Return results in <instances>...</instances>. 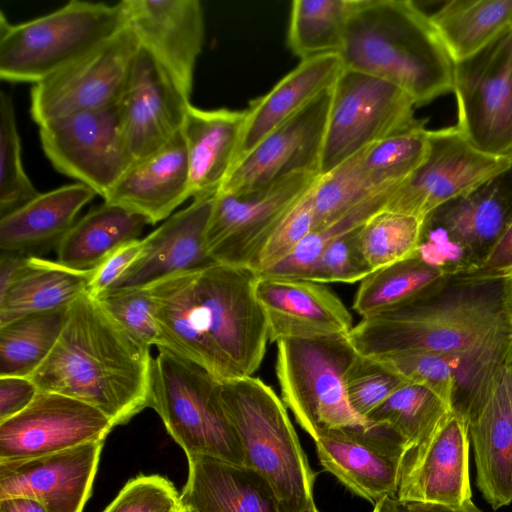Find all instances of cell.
<instances>
[{
  "instance_id": "6da1fadb",
  "label": "cell",
  "mask_w": 512,
  "mask_h": 512,
  "mask_svg": "<svg viewBox=\"0 0 512 512\" xmlns=\"http://www.w3.org/2000/svg\"><path fill=\"white\" fill-rule=\"evenodd\" d=\"M258 274L215 263L149 285L160 345L217 381L253 376L269 341L255 295Z\"/></svg>"
},
{
  "instance_id": "7a4b0ae2",
  "label": "cell",
  "mask_w": 512,
  "mask_h": 512,
  "mask_svg": "<svg viewBox=\"0 0 512 512\" xmlns=\"http://www.w3.org/2000/svg\"><path fill=\"white\" fill-rule=\"evenodd\" d=\"M152 360L150 346L85 292L70 305L53 350L28 378L39 392L85 402L117 426L148 407Z\"/></svg>"
},
{
  "instance_id": "3957f363",
  "label": "cell",
  "mask_w": 512,
  "mask_h": 512,
  "mask_svg": "<svg viewBox=\"0 0 512 512\" xmlns=\"http://www.w3.org/2000/svg\"><path fill=\"white\" fill-rule=\"evenodd\" d=\"M340 55L345 68L397 86L416 106L453 88L454 61L430 15L409 0H356Z\"/></svg>"
},
{
  "instance_id": "277c9868",
  "label": "cell",
  "mask_w": 512,
  "mask_h": 512,
  "mask_svg": "<svg viewBox=\"0 0 512 512\" xmlns=\"http://www.w3.org/2000/svg\"><path fill=\"white\" fill-rule=\"evenodd\" d=\"M511 333L497 281L450 284L439 295L419 304L362 319L347 338L358 354L372 358L406 351L459 356Z\"/></svg>"
},
{
  "instance_id": "5b68a950",
  "label": "cell",
  "mask_w": 512,
  "mask_h": 512,
  "mask_svg": "<svg viewBox=\"0 0 512 512\" xmlns=\"http://www.w3.org/2000/svg\"><path fill=\"white\" fill-rule=\"evenodd\" d=\"M219 394L241 444L244 465L268 480L282 512H316V473L282 399L254 376L220 382Z\"/></svg>"
},
{
  "instance_id": "8992f818",
  "label": "cell",
  "mask_w": 512,
  "mask_h": 512,
  "mask_svg": "<svg viewBox=\"0 0 512 512\" xmlns=\"http://www.w3.org/2000/svg\"><path fill=\"white\" fill-rule=\"evenodd\" d=\"M128 25L123 1L71 0L22 23L0 13V78L37 84L100 46Z\"/></svg>"
},
{
  "instance_id": "52a82bcc",
  "label": "cell",
  "mask_w": 512,
  "mask_h": 512,
  "mask_svg": "<svg viewBox=\"0 0 512 512\" xmlns=\"http://www.w3.org/2000/svg\"><path fill=\"white\" fill-rule=\"evenodd\" d=\"M220 382L165 348L152 360L148 407L186 453L244 464L242 447L222 406Z\"/></svg>"
},
{
  "instance_id": "ba28073f",
  "label": "cell",
  "mask_w": 512,
  "mask_h": 512,
  "mask_svg": "<svg viewBox=\"0 0 512 512\" xmlns=\"http://www.w3.org/2000/svg\"><path fill=\"white\" fill-rule=\"evenodd\" d=\"M356 356L347 335L277 342L281 399L314 441L331 429L371 426L352 409L346 394L345 374Z\"/></svg>"
},
{
  "instance_id": "9c48e42d",
  "label": "cell",
  "mask_w": 512,
  "mask_h": 512,
  "mask_svg": "<svg viewBox=\"0 0 512 512\" xmlns=\"http://www.w3.org/2000/svg\"><path fill=\"white\" fill-rule=\"evenodd\" d=\"M415 106L397 86L345 68L331 88L319 176L370 145L422 124Z\"/></svg>"
},
{
  "instance_id": "30bf717a",
  "label": "cell",
  "mask_w": 512,
  "mask_h": 512,
  "mask_svg": "<svg viewBox=\"0 0 512 512\" xmlns=\"http://www.w3.org/2000/svg\"><path fill=\"white\" fill-rule=\"evenodd\" d=\"M511 218L512 167L427 216L418 255L454 278L484 258Z\"/></svg>"
},
{
  "instance_id": "8fae6325",
  "label": "cell",
  "mask_w": 512,
  "mask_h": 512,
  "mask_svg": "<svg viewBox=\"0 0 512 512\" xmlns=\"http://www.w3.org/2000/svg\"><path fill=\"white\" fill-rule=\"evenodd\" d=\"M457 128L475 148L512 157V25L475 54L454 62Z\"/></svg>"
},
{
  "instance_id": "7c38bea8",
  "label": "cell",
  "mask_w": 512,
  "mask_h": 512,
  "mask_svg": "<svg viewBox=\"0 0 512 512\" xmlns=\"http://www.w3.org/2000/svg\"><path fill=\"white\" fill-rule=\"evenodd\" d=\"M319 175L299 173L259 189L217 193L205 231L210 257L250 268L268 239Z\"/></svg>"
},
{
  "instance_id": "4fadbf2b",
  "label": "cell",
  "mask_w": 512,
  "mask_h": 512,
  "mask_svg": "<svg viewBox=\"0 0 512 512\" xmlns=\"http://www.w3.org/2000/svg\"><path fill=\"white\" fill-rule=\"evenodd\" d=\"M44 154L60 173L104 198L132 164L120 100L67 115L39 126Z\"/></svg>"
},
{
  "instance_id": "5bb4252c",
  "label": "cell",
  "mask_w": 512,
  "mask_h": 512,
  "mask_svg": "<svg viewBox=\"0 0 512 512\" xmlns=\"http://www.w3.org/2000/svg\"><path fill=\"white\" fill-rule=\"evenodd\" d=\"M511 156L481 152L457 126L428 130V152L420 166L399 182L385 210L424 221L445 203L509 170Z\"/></svg>"
},
{
  "instance_id": "9a60e30c",
  "label": "cell",
  "mask_w": 512,
  "mask_h": 512,
  "mask_svg": "<svg viewBox=\"0 0 512 512\" xmlns=\"http://www.w3.org/2000/svg\"><path fill=\"white\" fill-rule=\"evenodd\" d=\"M139 40L127 25L112 38L34 84L30 114L38 126L118 102L127 85Z\"/></svg>"
},
{
  "instance_id": "2e32d148",
  "label": "cell",
  "mask_w": 512,
  "mask_h": 512,
  "mask_svg": "<svg viewBox=\"0 0 512 512\" xmlns=\"http://www.w3.org/2000/svg\"><path fill=\"white\" fill-rule=\"evenodd\" d=\"M331 88L239 158L218 193L247 192L299 173L319 175Z\"/></svg>"
},
{
  "instance_id": "e0dca14e",
  "label": "cell",
  "mask_w": 512,
  "mask_h": 512,
  "mask_svg": "<svg viewBox=\"0 0 512 512\" xmlns=\"http://www.w3.org/2000/svg\"><path fill=\"white\" fill-rule=\"evenodd\" d=\"M113 427L105 414L85 402L38 392L26 409L0 422V461L34 458L105 440Z\"/></svg>"
},
{
  "instance_id": "ac0fdd59",
  "label": "cell",
  "mask_w": 512,
  "mask_h": 512,
  "mask_svg": "<svg viewBox=\"0 0 512 512\" xmlns=\"http://www.w3.org/2000/svg\"><path fill=\"white\" fill-rule=\"evenodd\" d=\"M322 467L353 494L377 504L396 498L407 443L386 426L344 427L316 441Z\"/></svg>"
},
{
  "instance_id": "d6986e66",
  "label": "cell",
  "mask_w": 512,
  "mask_h": 512,
  "mask_svg": "<svg viewBox=\"0 0 512 512\" xmlns=\"http://www.w3.org/2000/svg\"><path fill=\"white\" fill-rule=\"evenodd\" d=\"M467 422L450 411L404 455L396 495L400 503L461 506L472 501Z\"/></svg>"
},
{
  "instance_id": "ffe728a7",
  "label": "cell",
  "mask_w": 512,
  "mask_h": 512,
  "mask_svg": "<svg viewBox=\"0 0 512 512\" xmlns=\"http://www.w3.org/2000/svg\"><path fill=\"white\" fill-rule=\"evenodd\" d=\"M104 440L59 452L0 461V500L22 497L47 512H82L88 501Z\"/></svg>"
},
{
  "instance_id": "44dd1931",
  "label": "cell",
  "mask_w": 512,
  "mask_h": 512,
  "mask_svg": "<svg viewBox=\"0 0 512 512\" xmlns=\"http://www.w3.org/2000/svg\"><path fill=\"white\" fill-rule=\"evenodd\" d=\"M190 104L140 46L120 99L123 131L133 162L160 150L181 132Z\"/></svg>"
},
{
  "instance_id": "7402d4cb",
  "label": "cell",
  "mask_w": 512,
  "mask_h": 512,
  "mask_svg": "<svg viewBox=\"0 0 512 512\" xmlns=\"http://www.w3.org/2000/svg\"><path fill=\"white\" fill-rule=\"evenodd\" d=\"M128 25L144 48L190 99L194 70L204 43L198 0H123Z\"/></svg>"
},
{
  "instance_id": "603a6c76",
  "label": "cell",
  "mask_w": 512,
  "mask_h": 512,
  "mask_svg": "<svg viewBox=\"0 0 512 512\" xmlns=\"http://www.w3.org/2000/svg\"><path fill=\"white\" fill-rule=\"evenodd\" d=\"M476 484L493 510L512 502V350L487 381L467 421Z\"/></svg>"
},
{
  "instance_id": "cb8c5ba5",
  "label": "cell",
  "mask_w": 512,
  "mask_h": 512,
  "mask_svg": "<svg viewBox=\"0 0 512 512\" xmlns=\"http://www.w3.org/2000/svg\"><path fill=\"white\" fill-rule=\"evenodd\" d=\"M255 295L272 343L288 338L347 335L353 328L349 310L321 283L258 275Z\"/></svg>"
},
{
  "instance_id": "d4e9b609",
  "label": "cell",
  "mask_w": 512,
  "mask_h": 512,
  "mask_svg": "<svg viewBox=\"0 0 512 512\" xmlns=\"http://www.w3.org/2000/svg\"><path fill=\"white\" fill-rule=\"evenodd\" d=\"M214 198L194 199L143 238L138 258L107 290L145 287L175 274L215 264L205 246Z\"/></svg>"
},
{
  "instance_id": "484cf974",
  "label": "cell",
  "mask_w": 512,
  "mask_h": 512,
  "mask_svg": "<svg viewBox=\"0 0 512 512\" xmlns=\"http://www.w3.org/2000/svg\"><path fill=\"white\" fill-rule=\"evenodd\" d=\"M188 198L189 169L181 131L160 150L133 162L103 199L153 225L169 218Z\"/></svg>"
},
{
  "instance_id": "4316f807",
  "label": "cell",
  "mask_w": 512,
  "mask_h": 512,
  "mask_svg": "<svg viewBox=\"0 0 512 512\" xmlns=\"http://www.w3.org/2000/svg\"><path fill=\"white\" fill-rule=\"evenodd\" d=\"M180 506L185 512H282L273 487L259 472L209 456L188 458Z\"/></svg>"
},
{
  "instance_id": "83f0119b",
  "label": "cell",
  "mask_w": 512,
  "mask_h": 512,
  "mask_svg": "<svg viewBox=\"0 0 512 512\" xmlns=\"http://www.w3.org/2000/svg\"><path fill=\"white\" fill-rule=\"evenodd\" d=\"M245 117V110L188 106L181 131L193 200L220 191L236 163Z\"/></svg>"
},
{
  "instance_id": "f1b7e54d",
  "label": "cell",
  "mask_w": 512,
  "mask_h": 512,
  "mask_svg": "<svg viewBox=\"0 0 512 512\" xmlns=\"http://www.w3.org/2000/svg\"><path fill=\"white\" fill-rule=\"evenodd\" d=\"M344 69L342 57L338 53L303 59L268 93L251 101L245 109L237 160L271 131L329 90Z\"/></svg>"
},
{
  "instance_id": "f546056e",
  "label": "cell",
  "mask_w": 512,
  "mask_h": 512,
  "mask_svg": "<svg viewBox=\"0 0 512 512\" xmlns=\"http://www.w3.org/2000/svg\"><path fill=\"white\" fill-rule=\"evenodd\" d=\"M95 195L82 183L39 193L0 218L1 251L35 255L57 247L76 222L78 213Z\"/></svg>"
},
{
  "instance_id": "4dcf8cb0",
  "label": "cell",
  "mask_w": 512,
  "mask_h": 512,
  "mask_svg": "<svg viewBox=\"0 0 512 512\" xmlns=\"http://www.w3.org/2000/svg\"><path fill=\"white\" fill-rule=\"evenodd\" d=\"M93 272L27 255L12 282L0 293V326L27 315L69 307L88 292Z\"/></svg>"
},
{
  "instance_id": "1f68e13d",
  "label": "cell",
  "mask_w": 512,
  "mask_h": 512,
  "mask_svg": "<svg viewBox=\"0 0 512 512\" xmlns=\"http://www.w3.org/2000/svg\"><path fill=\"white\" fill-rule=\"evenodd\" d=\"M452 278L450 270L417 254L371 272L360 282L352 308L362 319L404 309L439 295Z\"/></svg>"
},
{
  "instance_id": "d6a6232c",
  "label": "cell",
  "mask_w": 512,
  "mask_h": 512,
  "mask_svg": "<svg viewBox=\"0 0 512 512\" xmlns=\"http://www.w3.org/2000/svg\"><path fill=\"white\" fill-rule=\"evenodd\" d=\"M148 221L131 211L103 202L74 223L56 247L57 262L91 272L112 253L137 240Z\"/></svg>"
},
{
  "instance_id": "836d02e7",
  "label": "cell",
  "mask_w": 512,
  "mask_h": 512,
  "mask_svg": "<svg viewBox=\"0 0 512 512\" xmlns=\"http://www.w3.org/2000/svg\"><path fill=\"white\" fill-rule=\"evenodd\" d=\"M430 18L456 62L480 51L512 25V0H452Z\"/></svg>"
},
{
  "instance_id": "e575fe53",
  "label": "cell",
  "mask_w": 512,
  "mask_h": 512,
  "mask_svg": "<svg viewBox=\"0 0 512 512\" xmlns=\"http://www.w3.org/2000/svg\"><path fill=\"white\" fill-rule=\"evenodd\" d=\"M69 307L27 315L0 326V377H29L37 370L57 343Z\"/></svg>"
},
{
  "instance_id": "d590c367",
  "label": "cell",
  "mask_w": 512,
  "mask_h": 512,
  "mask_svg": "<svg viewBox=\"0 0 512 512\" xmlns=\"http://www.w3.org/2000/svg\"><path fill=\"white\" fill-rule=\"evenodd\" d=\"M356 0H295L291 4L287 44L301 60L340 54Z\"/></svg>"
},
{
  "instance_id": "8d00e7d4",
  "label": "cell",
  "mask_w": 512,
  "mask_h": 512,
  "mask_svg": "<svg viewBox=\"0 0 512 512\" xmlns=\"http://www.w3.org/2000/svg\"><path fill=\"white\" fill-rule=\"evenodd\" d=\"M450 411L449 405L428 387L406 382L366 419L371 425L392 429L409 448L424 439Z\"/></svg>"
},
{
  "instance_id": "74e56055",
  "label": "cell",
  "mask_w": 512,
  "mask_h": 512,
  "mask_svg": "<svg viewBox=\"0 0 512 512\" xmlns=\"http://www.w3.org/2000/svg\"><path fill=\"white\" fill-rule=\"evenodd\" d=\"M398 183L370 197L327 225L313 230L285 260L258 275L304 280L328 245L344 234L358 229L373 215L386 208Z\"/></svg>"
},
{
  "instance_id": "f35d334b",
  "label": "cell",
  "mask_w": 512,
  "mask_h": 512,
  "mask_svg": "<svg viewBox=\"0 0 512 512\" xmlns=\"http://www.w3.org/2000/svg\"><path fill=\"white\" fill-rule=\"evenodd\" d=\"M388 187L376 185L367 173L359 152L330 172L319 176L313 186L311 196L315 214L314 230L327 225Z\"/></svg>"
},
{
  "instance_id": "ab89813d",
  "label": "cell",
  "mask_w": 512,
  "mask_h": 512,
  "mask_svg": "<svg viewBox=\"0 0 512 512\" xmlns=\"http://www.w3.org/2000/svg\"><path fill=\"white\" fill-rule=\"evenodd\" d=\"M423 221L410 215L381 210L360 228V243L372 269L386 267L418 254Z\"/></svg>"
},
{
  "instance_id": "60d3db41",
  "label": "cell",
  "mask_w": 512,
  "mask_h": 512,
  "mask_svg": "<svg viewBox=\"0 0 512 512\" xmlns=\"http://www.w3.org/2000/svg\"><path fill=\"white\" fill-rule=\"evenodd\" d=\"M428 152V130L424 122L384 138L360 152L363 165L379 187H387L410 176Z\"/></svg>"
},
{
  "instance_id": "b9f144b4",
  "label": "cell",
  "mask_w": 512,
  "mask_h": 512,
  "mask_svg": "<svg viewBox=\"0 0 512 512\" xmlns=\"http://www.w3.org/2000/svg\"><path fill=\"white\" fill-rule=\"evenodd\" d=\"M39 192L27 176L10 95L0 93V218L21 207Z\"/></svg>"
},
{
  "instance_id": "7bdbcfd3",
  "label": "cell",
  "mask_w": 512,
  "mask_h": 512,
  "mask_svg": "<svg viewBox=\"0 0 512 512\" xmlns=\"http://www.w3.org/2000/svg\"><path fill=\"white\" fill-rule=\"evenodd\" d=\"M344 382L352 409L365 419L406 383L380 360L358 353L346 371Z\"/></svg>"
},
{
  "instance_id": "ee69618b",
  "label": "cell",
  "mask_w": 512,
  "mask_h": 512,
  "mask_svg": "<svg viewBox=\"0 0 512 512\" xmlns=\"http://www.w3.org/2000/svg\"><path fill=\"white\" fill-rule=\"evenodd\" d=\"M95 298L118 324L137 339L148 346L160 345L154 300L148 286L106 290Z\"/></svg>"
},
{
  "instance_id": "f6af8a7d",
  "label": "cell",
  "mask_w": 512,
  "mask_h": 512,
  "mask_svg": "<svg viewBox=\"0 0 512 512\" xmlns=\"http://www.w3.org/2000/svg\"><path fill=\"white\" fill-rule=\"evenodd\" d=\"M376 359L405 382L428 387L451 408L454 391L452 356L428 351H406Z\"/></svg>"
},
{
  "instance_id": "bcb514c9",
  "label": "cell",
  "mask_w": 512,
  "mask_h": 512,
  "mask_svg": "<svg viewBox=\"0 0 512 512\" xmlns=\"http://www.w3.org/2000/svg\"><path fill=\"white\" fill-rule=\"evenodd\" d=\"M344 234L320 254L304 280L321 284L362 281L372 271L363 253L359 230Z\"/></svg>"
},
{
  "instance_id": "7dc6e473",
  "label": "cell",
  "mask_w": 512,
  "mask_h": 512,
  "mask_svg": "<svg viewBox=\"0 0 512 512\" xmlns=\"http://www.w3.org/2000/svg\"><path fill=\"white\" fill-rule=\"evenodd\" d=\"M312 188L286 215L252 262L250 269L257 274H261L285 260L315 229Z\"/></svg>"
},
{
  "instance_id": "c3c4849f",
  "label": "cell",
  "mask_w": 512,
  "mask_h": 512,
  "mask_svg": "<svg viewBox=\"0 0 512 512\" xmlns=\"http://www.w3.org/2000/svg\"><path fill=\"white\" fill-rule=\"evenodd\" d=\"M181 508L174 485L159 475L131 479L103 512H175Z\"/></svg>"
},
{
  "instance_id": "681fc988",
  "label": "cell",
  "mask_w": 512,
  "mask_h": 512,
  "mask_svg": "<svg viewBox=\"0 0 512 512\" xmlns=\"http://www.w3.org/2000/svg\"><path fill=\"white\" fill-rule=\"evenodd\" d=\"M512 270V218L498 239L474 267L454 277L451 284L476 285L500 281Z\"/></svg>"
},
{
  "instance_id": "f907efd6",
  "label": "cell",
  "mask_w": 512,
  "mask_h": 512,
  "mask_svg": "<svg viewBox=\"0 0 512 512\" xmlns=\"http://www.w3.org/2000/svg\"><path fill=\"white\" fill-rule=\"evenodd\" d=\"M142 239L126 243L94 270L88 292L96 297L106 291L135 262L142 251Z\"/></svg>"
},
{
  "instance_id": "816d5d0a",
  "label": "cell",
  "mask_w": 512,
  "mask_h": 512,
  "mask_svg": "<svg viewBox=\"0 0 512 512\" xmlns=\"http://www.w3.org/2000/svg\"><path fill=\"white\" fill-rule=\"evenodd\" d=\"M38 392L36 385L28 377H0V422L26 409Z\"/></svg>"
},
{
  "instance_id": "f5cc1de1",
  "label": "cell",
  "mask_w": 512,
  "mask_h": 512,
  "mask_svg": "<svg viewBox=\"0 0 512 512\" xmlns=\"http://www.w3.org/2000/svg\"><path fill=\"white\" fill-rule=\"evenodd\" d=\"M398 502V501H397ZM398 505L402 512H482L474 503L473 500L461 506H447L436 503H422V502H408L400 503Z\"/></svg>"
},
{
  "instance_id": "db71d44e",
  "label": "cell",
  "mask_w": 512,
  "mask_h": 512,
  "mask_svg": "<svg viewBox=\"0 0 512 512\" xmlns=\"http://www.w3.org/2000/svg\"><path fill=\"white\" fill-rule=\"evenodd\" d=\"M0 512H47L37 501L13 497L0 500Z\"/></svg>"
},
{
  "instance_id": "11a10c76",
  "label": "cell",
  "mask_w": 512,
  "mask_h": 512,
  "mask_svg": "<svg viewBox=\"0 0 512 512\" xmlns=\"http://www.w3.org/2000/svg\"><path fill=\"white\" fill-rule=\"evenodd\" d=\"M500 300L505 320L512 328V270L500 280Z\"/></svg>"
},
{
  "instance_id": "9f6ffc18",
  "label": "cell",
  "mask_w": 512,
  "mask_h": 512,
  "mask_svg": "<svg viewBox=\"0 0 512 512\" xmlns=\"http://www.w3.org/2000/svg\"><path fill=\"white\" fill-rule=\"evenodd\" d=\"M396 499L386 497L374 505L372 512H394Z\"/></svg>"
},
{
  "instance_id": "6f0895ef",
  "label": "cell",
  "mask_w": 512,
  "mask_h": 512,
  "mask_svg": "<svg viewBox=\"0 0 512 512\" xmlns=\"http://www.w3.org/2000/svg\"><path fill=\"white\" fill-rule=\"evenodd\" d=\"M394 512H402V510L400 509V507H399V505H398L397 500H396V502H395Z\"/></svg>"
},
{
  "instance_id": "680465c9",
  "label": "cell",
  "mask_w": 512,
  "mask_h": 512,
  "mask_svg": "<svg viewBox=\"0 0 512 512\" xmlns=\"http://www.w3.org/2000/svg\"><path fill=\"white\" fill-rule=\"evenodd\" d=\"M175 512H182V509L180 508L179 510L175 511Z\"/></svg>"
},
{
  "instance_id": "91938a15",
  "label": "cell",
  "mask_w": 512,
  "mask_h": 512,
  "mask_svg": "<svg viewBox=\"0 0 512 512\" xmlns=\"http://www.w3.org/2000/svg\"><path fill=\"white\" fill-rule=\"evenodd\" d=\"M182 509V508H181ZM182 512H185L183 509H182Z\"/></svg>"
},
{
  "instance_id": "94428289",
  "label": "cell",
  "mask_w": 512,
  "mask_h": 512,
  "mask_svg": "<svg viewBox=\"0 0 512 512\" xmlns=\"http://www.w3.org/2000/svg\"><path fill=\"white\" fill-rule=\"evenodd\" d=\"M316 512H320L319 510H317Z\"/></svg>"
}]
</instances>
